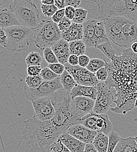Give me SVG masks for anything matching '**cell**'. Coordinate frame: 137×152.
<instances>
[{"mask_svg":"<svg viewBox=\"0 0 137 152\" xmlns=\"http://www.w3.org/2000/svg\"><path fill=\"white\" fill-rule=\"evenodd\" d=\"M106 61L105 60L94 58L91 59L86 69L90 72L95 74L101 68L106 66Z\"/></svg>","mask_w":137,"mask_h":152,"instance_id":"83f0119b","label":"cell"},{"mask_svg":"<svg viewBox=\"0 0 137 152\" xmlns=\"http://www.w3.org/2000/svg\"><path fill=\"white\" fill-rule=\"evenodd\" d=\"M95 75L99 82H106L109 76V73L106 67L101 68Z\"/></svg>","mask_w":137,"mask_h":152,"instance_id":"74e56055","label":"cell"},{"mask_svg":"<svg viewBox=\"0 0 137 152\" xmlns=\"http://www.w3.org/2000/svg\"><path fill=\"white\" fill-rule=\"evenodd\" d=\"M43 57L45 61L49 64H54L59 63V61L56 56L51 48H47L43 50Z\"/></svg>","mask_w":137,"mask_h":152,"instance_id":"d6a6232c","label":"cell"},{"mask_svg":"<svg viewBox=\"0 0 137 152\" xmlns=\"http://www.w3.org/2000/svg\"><path fill=\"white\" fill-rule=\"evenodd\" d=\"M108 136L109 139V148L107 152H113L116 147L117 146L118 142L121 140V137H120L118 133L113 131Z\"/></svg>","mask_w":137,"mask_h":152,"instance_id":"1f68e13d","label":"cell"},{"mask_svg":"<svg viewBox=\"0 0 137 152\" xmlns=\"http://www.w3.org/2000/svg\"><path fill=\"white\" fill-rule=\"evenodd\" d=\"M59 77L63 89L67 92L70 93L74 87L77 84L72 76L66 70L61 76H59Z\"/></svg>","mask_w":137,"mask_h":152,"instance_id":"d4e9b609","label":"cell"},{"mask_svg":"<svg viewBox=\"0 0 137 152\" xmlns=\"http://www.w3.org/2000/svg\"><path fill=\"white\" fill-rule=\"evenodd\" d=\"M41 10L43 15L47 18H51L59 10L55 5H41Z\"/></svg>","mask_w":137,"mask_h":152,"instance_id":"836d02e7","label":"cell"},{"mask_svg":"<svg viewBox=\"0 0 137 152\" xmlns=\"http://www.w3.org/2000/svg\"><path fill=\"white\" fill-rule=\"evenodd\" d=\"M67 132L86 145L92 143L98 133L81 124H76L70 126Z\"/></svg>","mask_w":137,"mask_h":152,"instance_id":"5bb4252c","label":"cell"},{"mask_svg":"<svg viewBox=\"0 0 137 152\" xmlns=\"http://www.w3.org/2000/svg\"><path fill=\"white\" fill-rule=\"evenodd\" d=\"M7 43V36L4 28H0V46L6 48Z\"/></svg>","mask_w":137,"mask_h":152,"instance_id":"ee69618b","label":"cell"},{"mask_svg":"<svg viewBox=\"0 0 137 152\" xmlns=\"http://www.w3.org/2000/svg\"><path fill=\"white\" fill-rule=\"evenodd\" d=\"M130 49L134 53L137 54V42H135L132 43Z\"/></svg>","mask_w":137,"mask_h":152,"instance_id":"f907efd6","label":"cell"},{"mask_svg":"<svg viewBox=\"0 0 137 152\" xmlns=\"http://www.w3.org/2000/svg\"><path fill=\"white\" fill-rule=\"evenodd\" d=\"M8 8L13 12L20 25L35 29L39 24L40 14L36 5L32 1H11Z\"/></svg>","mask_w":137,"mask_h":152,"instance_id":"5b68a950","label":"cell"},{"mask_svg":"<svg viewBox=\"0 0 137 152\" xmlns=\"http://www.w3.org/2000/svg\"><path fill=\"white\" fill-rule=\"evenodd\" d=\"M47 67H49L54 73H56L59 76H61L65 70V66L59 63H54V64H48Z\"/></svg>","mask_w":137,"mask_h":152,"instance_id":"8d00e7d4","label":"cell"},{"mask_svg":"<svg viewBox=\"0 0 137 152\" xmlns=\"http://www.w3.org/2000/svg\"><path fill=\"white\" fill-rule=\"evenodd\" d=\"M59 140L71 152H84L86 144L79 141L67 132L59 136Z\"/></svg>","mask_w":137,"mask_h":152,"instance_id":"9a60e30c","label":"cell"},{"mask_svg":"<svg viewBox=\"0 0 137 152\" xmlns=\"http://www.w3.org/2000/svg\"><path fill=\"white\" fill-rule=\"evenodd\" d=\"M51 49L59 63L63 65L68 63V58L71 55L68 42L61 39L56 45L51 47Z\"/></svg>","mask_w":137,"mask_h":152,"instance_id":"2e32d148","label":"cell"},{"mask_svg":"<svg viewBox=\"0 0 137 152\" xmlns=\"http://www.w3.org/2000/svg\"><path fill=\"white\" fill-rule=\"evenodd\" d=\"M98 95V91L95 87L84 86L77 84L70 92L71 98H74L77 96L86 97L96 100Z\"/></svg>","mask_w":137,"mask_h":152,"instance_id":"ffe728a7","label":"cell"},{"mask_svg":"<svg viewBox=\"0 0 137 152\" xmlns=\"http://www.w3.org/2000/svg\"><path fill=\"white\" fill-rule=\"evenodd\" d=\"M50 99L55 110V114L50 121L57 129L64 133L70 126L79 124L70 108V93L60 89L51 95Z\"/></svg>","mask_w":137,"mask_h":152,"instance_id":"3957f363","label":"cell"},{"mask_svg":"<svg viewBox=\"0 0 137 152\" xmlns=\"http://www.w3.org/2000/svg\"><path fill=\"white\" fill-rule=\"evenodd\" d=\"M40 76L42 78L43 81H49L53 80L59 77V76L54 73L52 70H51L49 67H45L42 69Z\"/></svg>","mask_w":137,"mask_h":152,"instance_id":"e575fe53","label":"cell"},{"mask_svg":"<svg viewBox=\"0 0 137 152\" xmlns=\"http://www.w3.org/2000/svg\"><path fill=\"white\" fill-rule=\"evenodd\" d=\"M90 60H91L90 58L87 55H81L79 56L78 66L83 68H86L88 66Z\"/></svg>","mask_w":137,"mask_h":152,"instance_id":"7bdbcfd3","label":"cell"},{"mask_svg":"<svg viewBox=\"0 0 137 152\" xmlns=\"http://www.w3.org/2000/svg\"><path fill=\"white\" fill-rule=\"evenodd\" d=\"M54 5L58 10L65 9L66 7L65 0H54Z\"/></svg>","mask_w":137,"mask_h":152,"instance_id":"7dc6e473","label":"cell"},{"mask_svg":"<svg viewBox=\"0 0 137 152\" xmlns=\"http://www.w3.org/2000/svg\"><path fill=\"white\" fill-rule=\"evenodd\" d=\"M96 18L85 21L83 25V39L86 47L95 48L94 35Z\"/></svg>","mask_w":137,"mask_h":152,"instance_id":"e0dca14e","label":"cell"},{"mask_svg":"<svg viewBox=\"0 0 137 152\" xmlns=\"http://www.w3.org/2000/svg\"><path fill=\"white\" fill-rule=\"evenodd\" d=\"M109 76L106 81L112 91L116 104L110 110L126 114L134 108L137 98V54L130 48L123 50L110 62H106Z\"/></svg>","mask_w":137,"mask_h":152,"instance_id":"6da1fadb","label":"cell"},{"mask_svg":"<svg viewBox=\"0 0 137 152\" xmlns=\"http://www.w3.org/2000/svg\"><path fill=\"white\" fill-rule=\"evenodd\" d=\"M61 39V32L58 25L52 20H43L34 29V43L42 51L47 48H51Z\"/></svg>","mask_w":137,"mask_h":152,"instance_id":"52a82bcc","label":"cell"},{"mask_svg":"<svg viewBox=\"0 0 137 152\" xmlns=\"http://www.w3.org/2000/svg\"><path fill=\"white\" fill-rule=\"evenodd\" d=\"M72 20L68 19L67 18H66L65 17L57 24L59 30L61 32H63L65 31H66L68 28H69L71 26V25H72Z\"/></svg>","mask_w":137,"mask_h":152,"instance_id":"f35d334b","label":"cell"},{"mask_svg":"<svg viewBox=\"0 0 137 152\" xmlns=\"http://www.w3.org/2000/svg\"><path fill=\"white\" fill-rule=\"evenodd\" d=\"M79 57L74 55H71L68 60V63L72 66H78Z\"/></svg>","mask_w":137,"mask_h":152,"instance_id":"f6af8a7d","label":"cell"},{"mask_svg":"<svg viewBox=\"0 0 137 152\" xmlns=\"http://www.w3.org/2000/svg\"><path fill=\"white\" fill-rule=\"evenodd\" d=\"M49 152H71L58 139L51 146Z\"/></svg>","mask_w":137,"mask_h":152,"instance_id":"d590c367","label":"cell"},{"mask_svg":"<svg viewBox=\"0 0 137 152\" xmlns=\"http://www.w3.org/2000/svg\"><path fill=\"white\" fill-rule=\"evenodd\" d=\"M130 20H131L120 17H111L103 20L109 40L120 47H127L123 37V28Z\"/></svg>","mask_w":137,"mask_h":152,"instance_id":"ba28073f","label":"cell"},{"mask_svg":"<svg viewBox=\"0 0 137 152\" xmlns=\"http://www.w3.org/2000/svg\"></svg>","mask_w":137,"mask_h":152,"instance_id":"11a10c76","label":"cell"},{"mask_svg":"<svg viewBox=\"0 0 137 152\" xmlns=\"http://www.w3.org/2000/svg\"><path fill=\"white\" fill-rule=\"evenodd\" d=\"M25 62L28 66H40L43 62V58L39 53L31 52L25 58Z\"/></svg>","mask_w":137,"mask_h":152,"instance_id":"f1b7e54d","label":"cell"},{"mask_svg":"<svg viewBox=\"0 0 137 152\" xmlns=\"http://www.w3.org/2000/svg\"><path fill=\"white\" fill-rule=\"evenodd\" d=\"M65 17L68 19L72 20L75 14V8L74 7L68 6L65 7Z\"/></svg>","mask_w":137,"mask_h":152,"instance_id":"b9f144b4","label":"cell"},{"mask_svg":"<svg viewBox=\"0 0 137 152\" xmlns=\"http://www.w3.org/2000/svg\"><path fill=\"white\" fill-rule=\"evenodd\" d=\"M113 152H137V145L134 137L121 138Z\"/></svg>","mask_w":137,"mask_h":152,"instance_id":"603a6c76","label":"cell"},{"mask_svg":"<svg viewBox=\"0 0 137 152\" xmlns=\"http://www.w3.org/2000/svg\"><path fill=\"white\" fill-rule=\"evenodd\" d=\"M35 110V116L41 121H49L55 114V110L49 97L36 99L31 101Z\"/></svg>","mask_w":137,"mask_h":152,"instance_id":"4fadbf2b","label":"cell"},{"mask_svg":"<svg viewBox=\"0 0 137 152\" xmlns=\"http://www.w3.org/2000/svg\"><path fill=\"white\" fill-rule=\"evenodd\" d=\"M7 36L6 49L11 52H23L31 48L34 43V29L17 25L5 28Z\"/></svg>","mask_w":137,"mask_h":152,"instance_id":"8992f818","label":"cell"},{"mask_svg":"<svg viewBox=\"0 0 137 152\" xmlns=\"http://www.w3.org/2000/svg\"><path fill=\"white\" fill-rule=\"evenodd\" d=\"M41 70H42V69H41V66H28L27 73H28V76H40Z\"/></svg>","mask_w":137,"mask_h":152,"instance_id":"ab89813d","label":"cell"},{"mask_svg":"<svg viewBox=\"0 0 137 152\" xmlns=\"http://www.w3.org/2000/svg\"><path fill=\"white\" fill-rule=\"evenodd\" d=\"M95 48L101 51L106 57L110 59V60H113L117 56L116 52L115 50L113 49L110 40L103 43H101L100 45H99L95 47Z\"/></svg>","mask_w":137,"mask_h":152,"instance_id":"4316f807","label":"cell"},{"mask_svg":"<svg viewBox=\"0 0 137 152\" xmlns=\"http://www.w3.org/2000/svg\"><path fill=\"white\" fill-rule=\"evenodd\" d=\"M62 88L59 77L51 81H44L37 88H30L26 86L24 87V93L27 99L32 101L36 99L49 97L56 91Z\"/></svg>","mask_w":137,"mask_h":152,"instance_id":"9c48e42d","label":"cell"},{"mask_svg":"<svg viewBox=\"0 0 137 152\" xmlns=\"http://www.w3.org/2000/svg\"><path fill=\"white\" fill-rule=\"evenodd\" d=\"M84 152H98V151L94 146L92 143L86 144L85 146Z\"/></svg>","mask_w":137,"mask_h":152,"instance_id":"c3c4849f","label":"cell"},{"mask_svg":"<svg viewBox=\"0 0 137 152\" xmlns=\"http://www.w3.org/2000/svg\"><path fill=\"white\" fill-rule=\"evenodd\" d=\"M134 108H137V98L136 99V101H135V104H134Z\"/></svg>","mask_w":137,"mask_h":152,"instance_id":"f5cc1de1","label":"cell"},{"mask_svg":"<svg viewBox=\"0 0 137 152\" xmlns=\"http://www.w3.org/2000/svg\"><path fill=\"white\" fill-rule=\"evenodd\" d=\"M20 25L13 12L8 7H0V28H7Z\"/></svg>","mask_w":137,"mask_h":152,"instance_id":"d6986e66","label":"cell"},{"mask_svg":"<svg viewBox=\"0 0 137 152\" xmlns=\"http://www.w3.org/2000/svg\"><path fill=\"white\" fill-rule=\"evenodd\" d=\"M43 81L40 76H28L25 78L26 86L30 88H37Z\"/></svg>","mask_w":137,"mask_h":152,"instance_id":"4dcf8cb0","label":"cell"},{"mask_svg":"<svg viewBox=\"0 0 137 152\" xmlns=\"http://www.w3.org/2000/svg\"><path fill=\"white\" fill-rule=\"evenodd\" d=\"M11 1H3V0H0V7H2L4 6V4H9Z\"/></svg>","mask_w":137,"mask_h":152,"instance_id":"816d5d0a","label":"cell"},{"mask_svg":"<svg viewBox=\"0 0 137 152\" xmlns=\"http://www.w3.org/2000/svg\"><path fill=\"white\" fill-rule=\"evenodd\" d=\"M98 95L95 100L93 112L96 114H105L112 108L114 95L106 82H99L95 86Z\"/></svg>","mask_w":137,"mask_h":152,"instance_id":"30bf717a","label":"cell"},{"mask_svg":"<svg viewBox=\"0 0 137 152\" xmlns=\"http://www.w3.org/2000/svg\"><path fill=\"white\" fill-rule=\"evenodd\" d=\"M64 17H65V10L64 9L59 10L55 13V14L51 17V19L54 23L58 24Z\"/></svg>","mask_w":137,"mask_h":152,"instance_id":"60d3db41","label":"cell"},{"mask_svg":"<svg viewBox=\"0 0 137 152\" xmlns=\"http://www.w3.org/2000/svg\"><path fill=\"white\" fill-rule=\"evenodd\" d=\"M106 29L104 28L103 20L96 18L95 26V35H94V43L95 48L99 45L103 43L109 41Z\"/></svg>","mask_w":137,"mask_h":152,"instance_id":"7402d4cb","label":"cell"},{"mask_svg":"<svg viewBox=\"0 0 137 152\" xmlns=\"http://www.w3.org/2000/svg\"><path fill=\"white\" fill-rule=\"evenodd\" d=\"M123 37L127 47L137 40V25L132 20L125 23L123 28Z\"/></svg>","mask_w":137,"mask_h":152,"instance_id":"44dd1931","label":"cell"},{"mask_svg":"<svg viewBox=\"0 0 137 152\" xmlns=\"http://www.w3.org/2000/svg\"><path fill=\"white\" fill-rule=\"evenodd\" d=\"M109 136L102 132H98L95 136L92 145L98 152H107L109 148Z\"/></svg>","mask_w":137,"mask_h":152,"instance_id":"cb8c5ba5","label":"cell"},{"mask_svg":"<svg viewBox=\"0 0 137 152\" xmlns=\"http://www.w3.org/2000/svg\"><path fill=\"white\" fill-rule=\"evenodd\" d=\"M95 101L82 96L71 98L70 101V108L75 118L80 120L85 116L93 112Z\"/></svg>","mask_w":137,"mask_h":152,"instance_id":"7c38bea8","label":"cell"},{"mask_svg":"<svg viewBox=\"0 0 137 152\" xmlns=\"http://www.w3.org/2000/svg\"><path fill=\"white\" fill-rule=\"evenodd\" d=\"M88 11V10L83 8H78L75 9V14L72 22L78 23V24H83L87 18Z\"/></svg>","mask_w":137,"mask_h":152,"instance_id":"f546056e","label":"cell"},{"mask_svg":"<svg viewBox=\"0 0 137 152\" xmlns=\"http://www.w3.org/2000/svg\"><path fill=\"white\" fill-rule=\"evenodd\" d=\"M134 140H135V142H136V143L137 145V136H136L135 137H134Z\"/></svg>","mask_w":137,"mask_h":152,"instance_id":"db71d44e","label":"cell"},{"mask_svg":"<svg viewBox=\"0 0 137 152\" xmlns=\"http://www.w3.org/2000/svg\"><path fill=\"white\" fill-rule=\"evenodd\" d=\"M41 2L43 5H54V0H43Z\"/></svg>","mask_w":137,"mask_h":152,"instance_id":"681fc988","label":"cell"},{"mask_svg":"<svg viewBox=\"0 0 137 152\" xmlns=\"http://www.w3.org/2000/svg\"><path fill=\"white\" fill-rule=\"evenodd\" d=\"M64 66L65 70L72 76L78 85L95 87L99 83L95 75L90 72L86 68H83L79 66H72L68 63Z\"/></svg>","mask_w":137,"mask_h":152,"instance_id":"8fae6325","label":"cell"},{"mask_svg":"<svg viewBox=\"0 0 137 152\" xmlns=\"http://www.w3.org/2000/svg\"><path fill=\"white\" fill-rule=\"evenodd\" d=\"M70 51L71 55L80 56L85 55L86 46L82 40H75L69 43Z\"/></svg>","mask_w":137,"mask_h":152,"instance_id":"484cf974","label":"cell"},{"mask_svg":"<svg viewBox=\"0 0 137 152\" xmlns=\"http://www.w3.org/2000/svg\"><path fill=\"white\" fill-rule=\"evenodd\" d=\"M26 146L32 152H49L62 132L50 121H41L35 116L23 124Z\"/></svg>","mask_w":137,"mask_h":152,"instance_id":"7a4b0ae2","label":"cell"},{"mask_svg":"<svg viewBox=\"0 0 137 152\" xmlns=\"http://www.w3.org/2000/svg\"><path fill=\"white\" fill-rule=\"evenodd\" d=\"M81 1L80 0H65V6L72 7L77 9L78 8Z\"/></svg>","mask_w":137,"mask_h":152,"instance_id":"bcb514c9","label":"cell"},{"mask_svg":"<svg viewBox=\"0 0 137 152\" xmlns=\"http://www.w3.org/2000/svg\"><path fill=\"white\" fill-rule=\"evenodd\" d=\"M98 7V18L102 20L111 17H120L137 23V0L93 1Z\"/></svg>","mask_w":137,"mask_h":152,"instance_id":"277c9868","label":"cell"},{"mask_svg":"<svg viewBox=\"0 0 137 152\" xmlns=\"http://www.w3.org/2000/svg\"><path fill=\"white\" fill-rule=\"evenodd\" d=\"M62 39L68 43L82 40L83 39V25L72 22L71 26L66 31L61 32Z\"/></svg>","mask_w":137,"mask_h":152,"instance_id":"ac0fdd59","label":"cell"}]
</instances>
